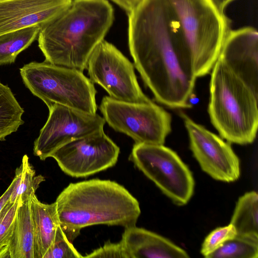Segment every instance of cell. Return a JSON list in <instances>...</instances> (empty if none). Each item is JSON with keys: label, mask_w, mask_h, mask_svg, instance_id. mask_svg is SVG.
I'll return each mask as SVG.
<instances>
[{"label": "cell", "mask_w": 258, "mask_h": 258, "mask_svg": "<svg viewBox=\"0 0 258 258\" xmlns=\"http://www.w3.org/2000/svg\"><path fill=\"white\" fill-rule=\"evenodd\" d=\"M128 16V47L134 66L159 102L187 108L195 88L190 56L166 0H143Z\"/></svg>", "instance_id": "obj_1"}, {"label": "cell", "mask_w": 258, "mask_h": 258, "mask_svg": "<svg viewBox=\"0 0 258 258\" xmlns=\"http://www.w3.org/2000/svg\"><path fill=\"white\" fill-rule=\"evenodd\" d=\"M114 18L113 7L107 0H72L62 13L40 30L38 46L45 61L83 72Z\"/></svg>", "instance_id": "obj_2"}, {"label": "cell", "mask_w": 258, "mask_h": 258, "mask_svg": "<svg viewBox=\"0 0 258 258\" xmlns=\"http://www.w3.org/2000/svg\"><path fill=\"white\" fill-rule=\"evenodd\" d=\"M55 202L62 230L77 236L82 228L95 225H136L141 214L136 198L123 186L110 180L71 183Z\"/></svg>", "instance_id": "obj_3"}, {"label": "cell", "mask_w": 258, "mask_h": 258, "mask_svg": "<svg viewBox=\"0 0 258 258\" xmlns=\"http://www.w3.org/2000/svg\"><path fill=\"white\" fill-rule=\"evenodd\" d=\"M212 70L208 106L212 123L229 143H252L258 127L257 95L220 57Z\"/></svg>", "instance_id": "obj_4"}, {"label": "cell", "mask_w": 258, "mask_h": 258, "mask_svg": "<svg viewBox=\"0 0 258 258\" xmlns=\"http://www.w3.org/2000/svg\"><path fill=\"white\" fill-rule=\"evenodd\" d=\"M178 21L196 78L212 69L231 20L211 0H166Z\"/></svg>", "instance_id": "obj_5"}, {"label": "cell", "mask_w": 258, "mask_h": 258, "mask_svg": "<svg viewBox=\"0 0 258 258\" xmlns=\"http://www.w3.org/2000/svg\"><path fill=\"white\" fill-rule=\"evenodd\" d=\"M20 72L25 86L48 108L58 104L96 113L97 91L83 72L44 61L25 64Z\"/></svg>", "instance_id": "obj_6"}, {"label": "cell", "mask_w": 258, "mask_h": 258, "mask_svg": "<svg viewBox=\"0 0 258 258\" xmlns=\"http://www.w3.org/2000/svg\"><path fill=\"white\" fill-rule=\"evenodd\" d=\"M99 109L105 122L135 143L163 145L171 131V116L154 102L129 103L104 96Z\"/></svg>", "instance_id": "obj_7"}, {"label": "cell", "mask_w": 258, "mask_h": 258, "mask_svg": "<svg viewBox=\"0 0 258 258\" xmlns=\"http://www.w3.org/2000/svg\"><path fill=\"white\" fill-rule=\"evenodd\" d=\"M129 159L176 204L183 205L190 200L194 179L174 151L163 145L135 143Z\"/></svg>", "instance_id": "obj_8"}, {"label": "cell", "mask_w": 258, "mask_h": 258, "mask_svg": "<svg viewBox=\"0 0 258 258\" xmlns=\"http://www.w3.org/2000/svg\"><path fill=\"white\" fill-rule=\"evenodd\" d=\"M86 69L90 80L113 99L129 103L152 102L140 88L134 64L114 45L104 40L91 53Z\"/></svg>", "instance_id": "obj_9"}, {"label": "cell", "mask_w": 258, "mask_h": 258, "mask_svg": "<svg viewBox=\"0 0 258 258\" xmlns=\"http://www.w3.org/2000/svg\"><path fill=\"white\" fill-rule=\"evenodd\" d=\"M119 153V147L102 128L63 145L50 157L64 173L78 178L112 167L116 163Z\"/></svg>", "instance_id": "obj_10"}, {"label": "cell", "mask_w": 258, "mask_h": 258, "mask_svg": "<svg viewBox=\"0 0 258 258\" xmlns=\"http://www.w3.org/2000/svg\"><path fill=\"white\" fill-rule=\"evenodd\" d=\"M48 119L34 143L33 153L45 160L58 148L77 139L103 128L105 120L91 114L54 104L48 108Z\"/></svg>", "instance_id": "obj_11"}, {"label": "cell", "mask_w": 258, "mask_h": 258, "mask_svg": "<svg viewBox=\"0 0 258 258\" xmlns=\"http://www.w3.org/2000/svg\"><path fill=\"white\" fill-rule=\"evenodd\" d=\"M180 115L188 134L190 150L202 169L217 180H237L240 161L231 146L185 113Z\"/></svg>", "instance_id": "obj_12"}, {"label": "cell", "mask_w": 258, "mask_h": 258, "mask_svg": "<svg viewBox=\"0 0 258 258\" xmlns=\"http://www.w3.org/2000/svg\"><path fill=\"white\" fill-rule=\"evenodd\" d=\"M218 57L258 95V32L255 28L231 29Z\"/></svg>", "instance_id": "obj_13"}, {"label": "cell", "mask_w": 258, "mask_h": 258, "mask_svg": "<svg viewBox=\"0 0 258 258\" xmlns=\"http://www.w3.org/2000/svg\"><path fill=\"white\" fill-rule=\"evenodd\" d=\"M72 0H0V35L38 26L55 19Z\"/></svg>", "instance_id": "obj_14"}, {"label": "cell", "mask_w": 258, "mask_h": 258, "mask_svg": "<svg viewBox=\"0 0 258 258\" xmlns=\"http://www.w3.org/2000/svg\"><path fill=\"white\" fill-rule=\"evenodd\" d=\"M129 258H185L187 253L169 239L136 225L124 228L121 239Z\"/></svg>", "instance_id": "obj_15"}, {"label": "cell", "mask_w": 258, "mask_h": 258, "mask_svg": "<svg viewBox=\"0 0 258 258\" xmlns=\"http://www.w3.org/2000/svg\"><path fill=\"white\" fill-rule=\"evenodd\" d=\"M30 210L34 229L35 258H43L52 245L60 226L56 203L44 204L34 195L30 200Z\"/></svg>", "instance_id": "obj_16"}, {"label": "cell", "mask_w": 258, "mask_h": 258, "mask_svg": "<svg viewBox=\"0 0 258 258\" xmlns=\"http://www.w3.org/2000/svg\"><path fill=\"white\" fill-rule=\"evenodd\" d=\"M8 250L10 258H35L30 200L18 205Z\"/></svg>", "instance_id": "obj_17"}, {"label": "cell", "mask_w": 258, "mask_h": 258, "mask_svg": "<svg viewBox=\"0 0 258 258\" xmlns=\"http://www.w3.org/2000/svg\"><path fill=\"white\" fill-rule=\"evenodd\" d=\"M230 224L237 234L258 235V195L251 191L240 197L236 204Z\"/></svg>", "instance_id": "obj_18"}, {"label": "cell", "mask_w": 258, "mask_h": 258, "mask_svg": "<svg viewBox=\"0 0 258 258\" xmlns=\"http://www.w3.org/2000/svg\"><path fill=\"white\" fill-rule=\"evenodd\" d=\"M13 180L14 184L9 202L18 203V205H20L31 200L45 178L41 175H36L35 170L29 162V157L25 155L21 165L15 171Z\"/></svg>", "instance_id": "obj_19"}, {"label": "cell", "mask_w": 258, "mask_h": 258, "mask_svg": "<svg viewBox=\"0 0 258 258\" xmlns=\"http://www.w3.org/2000/svg\"><path fill=\"white\" fill-rule=\"evenodd\" d=\"M40 28L27 27L0 35V66L14 63L38 37Z\"/></svg>", "instance_id": "obj_20"}, {"label": "cell", "mask_w": 258, "mask_h": 258, "mask_svg": "<svg viewBox=\"0 0 258 258\" xmlns=\"http://www.w3.org/2000/svg\"><path fill=\"white\" fill-rule=\"evenodd\" d=\"M24 112L11 89L0 82V141L5 140L24 123Z\"/></svg>", "instance_id": "obj_21"}, {"label": "cell", "mask_w": 258, "mask_h": 258, "mask_svg": "<svg viewBox=\"0 0 258 258\" xmlns=\"http://www.w3.org/2000/svg\"><path fill=\"white\" fill-rule=\"evenodd\" d=\"M258 235L236 234L207 258H257Z\"/></svg>", "instance_id": "obj_22"}, {"label": "cell", "mask_w": 258, "mask_h": 258, "mask_svg": "<svg viewBox=\"0 0 258 258\" xmlns=\"http://www.w3.org/2000/svg\"><path fill=\"white\" fill-rule=\"evenodd\" d=\"M18 207V203L9 201L0 212V258L9 257L8 247Z\"/></svg>", "instance_id": "obj_23"}, {"label": "cell", "mask_w": 258, "mask_h": 258, "mask_svg": "<svg viewBox=\"0 0 258 258\" xmlns=\"http://www.w3.org/2000/svg\"><path fill=\"white\" fill-rule=\"evenodd\" d=\"M237 234L234 227L230 223L224 227L216 228L205 238L202 245L201 252L207 257L219 248L227 241Z\"/></svg>", "instance_id": "obj_24"}, {"label": "cell", "mask_w": 258, "mask_h": 258, "mask_svg": "<svg viewBox=\"0 0 258 258\" xmlns=\"http://www.w3.org/2000/svg\"><path fill=\"white\" fill-rule=\"evenodd\" d=\"M66 236L61 225L58 228L54 242L43 258H83Z\"/></svg>", "instance_id": "obj_25"}, {"label": "cell", "mask_w": 258, "mask_h": 258, "mask_svg": "<svg viewBox=\"0 0 258 258\" xmlns=\"http://www.w3.org/2000/svg\"><path fill=\"white\" fill-rule=\"evenodd\" d=\"M84 257H121L129 258L123 244L120 240L117 243L109 241L105 243L103 246L93 250Z\"/></svg>", "instance_id": "obj_26"}, {"label": "cell", "mask_w": 258, "mask_h": 258, "mask_svg": "<svg viewBox=\"0 0 258 258\" xmlns=\"http://www.w3.org/2000/svg\"><path fill=\"white\" fill-rule=\"evenodd\" d=\"M127 14L134 11L143 0H111Z\"/></svg>", "instance_id": "obj_27"}, {"label": "cell", "mask_w": 258, "mask_h": 258, "mask_svg": "<svg viewBox=\"0 0 258 258\" xmlns=\"http://www.w3.org/2000/svg\"><path fill=\"white\" fill-rule=\"evenodd\" d=\"M14 184V181L13 179L12 182L9 185L4 194L0 197V212L5 206L6 203L9 201L11 194L12 192Z\"/></svg>", "instance_id": "obj_28"}, {"label": "cell", "mask_w": 258, "mask_h": 258, "mask_svg": "<svg viewBox=\"0 0 258 258\" xmlns=\"http://www.w3.org/2000/svg\"><path fill=\"white\" fill-rule=\"evenodd\" d=\"M215 6L221 12L224 13L227 7L234 0H211Z\"/></svg>", "instance_id": "obj_29"}]
</instances>
